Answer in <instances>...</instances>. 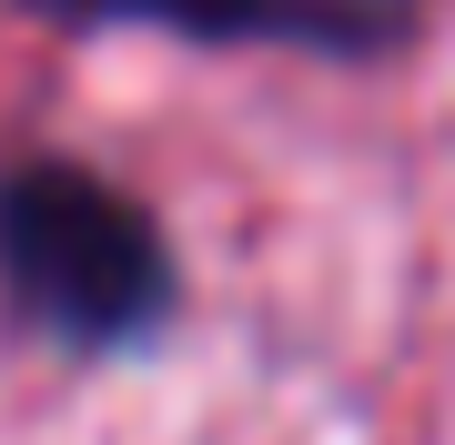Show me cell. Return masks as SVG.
<instances>
[{
    "label": "cell",
    "instance_id": "6da1fadb",
    "mask_svg": "<svg viewBox=\"0 0 455 445\" xmlns=\"http://www.w3.org/2000/svg\"><path fill=\"white\" fill-rule=\"evenodd\" d=\"M0 294L61 354H132L182 314V264L112 172L31 152L0 172Z\"/></svg>",
    "mask_w": 455,
    "mask_h": 445
},
{
    "label": "cell",
    "instance_id": "7a4b0ae2",
    "mask_svg": "<svg viewBox=\"0 0 455 445\" xmlns=\"http://www.w3.org/2000/svg\"><path fill=\"white\" fill-rule=\"evenodd\" d=\"M61 31H172L212 51H314V61H385L415 41L425 0H20Z\"/></svg>",
    "mask_w": 455,
    "mask_h": 445
}]
</instances>
